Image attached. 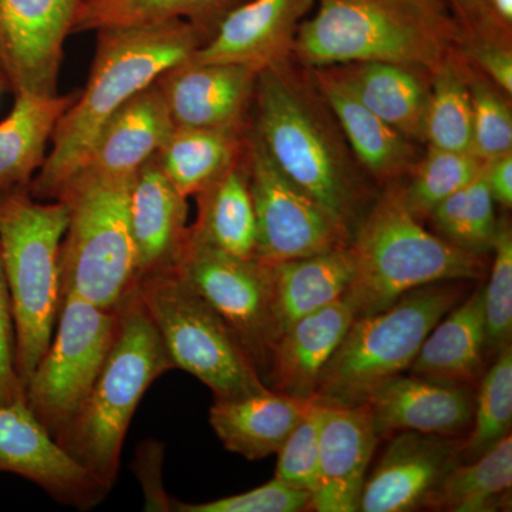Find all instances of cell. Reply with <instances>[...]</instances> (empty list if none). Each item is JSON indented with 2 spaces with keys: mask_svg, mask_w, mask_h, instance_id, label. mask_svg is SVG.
Returning a JSON list of instances; mask_svg holds the SVG:
<instances>
[{
  "mask_svg": "<svg viewBox=\"0 0 512 512\" xmlns=\"http://www.w3.org/2000/svg\"><path fill=\"white\" fill-rule=\"evenodd\" d=\"M251 130L282 173L353 235L372 197L339 121L293 57L256 76Z\"/></svg>",
  "mask_w": 512,
  "mask_h": 512,
  "instance_id": "cell-1",
  "label": "cell"
},
{
  "mask_svg": "<svg viewBox=\"0 0 512 512\" xmlns=\"http://www.w3.org/2000/svg\"><path fill=\"white\" fill-rule=\"evenodd\" d=\"M210 33L184 19L97 30L89 80L57 121L49 154L28 185L32 197L57 200L106 121L161 74L190 59Z\"/></svg>",
  "mask_w": 512,
  "mask_h": 512,
  "instance_id": "cell-2",
  "label": "cell"
},
{
  "mask_svg": "<svg viewBox=\"0 0 512 512\" xmlns=\"http://www.w3.org/2000/svg\"><path fill=\"white\" fill-rule=\"evenodd\" d=\"M116 316L113 342L93 389L56 436L109 491L119 477L121 450L140 400L154 380L175 369L137 285L117 303Z\"/></svg>",
  "mask_w": 512,
  "mask_h": 512,
  "instance_id": "cell-3",
  "label": "cell"
},
{
  "mask_svg": "<svg viewBox=\"0 0 512 512\" xmlns=\"http://www.w3.org/2000/svg\"><path fill=\"white\" fill-rule=\"evenodd\" d=\"M349 247L355 278L345 296L356 318L384 311L421 286L484 274L483 255L454 247L421 225L404 201L402 181L384 185L357 224Z\"/></svg>",
  "mask_w": 512,
  "mask_h": 512,
  "instance_id": "cell-4",
  "label": "cell"
},
{
  "mask_svg": "<svg viewBox=\"0 0 512 512\" xmlns=\"http://www.w3.org/2000/svg\"><path fill=\"white\" fill-rule=\"evenodd\" d=\"M63 201H39L28 185L0 192V252L12 301L15 369L23 387L52 342L60 301Z\"/></svg>",
  "mask_w": 512,
  "mask_h": 512,
  "instance_id": "cell-5",
  "label": "cell"
},
{
  "mask_svg": "<svg viewBox=\"0 0 512 512\" xmlns=\"http://www.w3.org/2000/svg\"><path fill=\"white\" fill-rule=\"evenodd\" d=\"M313 9L293 45L306 67L389 62L433 73L461 40L399 0H315Z\"/></svg>",
  "mask_w": 512,
  "mask_h": 512,
  "instance_id": "cell-6",
  "label": "cell"
},
{
  "mask_svg": "<svg viewBox=\"0 0 512 512\" xmlns=\"http://www.w3.org/2000/svg\"><path fill=\"white\" fill-rule=\"evenodd\" d=\"M134 177H101L80 171L60 192L57 200L69 210L60 248L62 295L73 293L99 308L116 309L137 285L128 211Z\"/></svg>",
  "mask_w": 512,
  "mask_h": 512,
  "instance_id": "cell-7",
  "label": "cell"
},
{
  "mask_svg": "<svg viewBox=\"0 0 512 512\" xmlns=\"http://www.w3.org/2000/svg\"><path fill=\"white\" fill-rule=\"evenodd\" d=\"M453 281L404 293L384 311L357 316L323 369L312 400L330 407L365 403L377 386L410 369L421 343L460 299Z\"/></svg>",
  "mask_w": 512,
  "mask_h": 512,
  "instance_id": "cell-8",
  "label": "cell"
},
{
  "mask_svg": "<svg viewBox=\"0 0 512 512\" xmlns=\"http://www.w3.org/2000/svg\"><path fill=\"white\" fill-rule=\"evenodd\" d=\"M137 289L175 369L197 377L215 399L268 387L220 313L174 268L143 276Z\"/></svg>",
  "mask_w": 512,
  "mask_h": 512,
  "instance_id": "cell-9",
  "label": "cell"
},
{
  "mask_svg": "<svg viewBox=\"0 0 512 512\" xmlns=\"http://www.w3.org/2000/svg\"><path fill=\"white\" fill-rule=\"evenodd\" d=\"M116 309L64 293L53 335L25 386V402L55 437L76 417L99 376L116 330Z\"/></svg>",
  "mask_w": 512,
  "mask_h": 512,
  "instance_id": "cell-10",
  "label": "cell"
},
{
  "mask_svg": "<svg viewBox=\"0 0 512 512\" xmlns=\"http://www.w3.org/2000/svg\"><path fill=\"white\" fill-rule=\"evenodd\" d=\"M174 269L220 313L265 382L279 338L269 265L228 254L188 231Z\"/></svg>",
  "mask_w": 512,
  "mask_h": 512,
  "instance_id": "cell-11",
  "label": "cell"
},
{
  "mask_svg": "<svg viewBox=\"0 0 512 512\" xmlns=\"http://www.w3.org/2000/svg\"><path fill=\"white\" fill-rule=\"evenodd\" d=\"M247 164L256 221L255 258L278 264L350 244L352 235L282 173L251 127Z\"/></svg>",
  "mask_w": 512,
  "mask_h": 512,
  "instance_id": "cell-12",
  "label": "cell"
},
{
  "mask_svg": "<svg viewBox=\"0 0 512 512\" xmlns=\"http://www.w3.org/2000/svg\"><path fill=\"white\" fill-rule=\"evenodd\" d=\"M82 0H0L6 82L13 93L57 94L63 47Z\"/></svg>",
  "mask_w": 512,
  "mask_h": 512,
  "instance_id": "cell-13",
  "label": "cell"
},
{
  "mask_svg": "<svg viewBox=\"0 0 512 512\" xmlns=\"http://www.w3.org/2000/svg\"><path fill=\"white\" fill-rule=\"evenodd\" d=\"M0 473L26 478L80 510L96 507L109 493L60 447L25 400L0 404Z\"/></svg>",
  "mask_w": 512,
  "mask_h": 512,
  "instance_id": "cell-14",
  "label": "cell"
},
{
  "mask_svg": "<svg viewBox=\"0 0 512 512\" xmlns=\"http://www.w3.org/2000/svg\"><path fill=\"white\" fill-rule=\"evenodd\" d=\"M315 0H249L228 9L190 62L228 63L261 72L293 57L296 33Z\"/></svg>",
  "mask_w": 512,
  "mask_h": 512,
  "instance_id": "cell-15",
  "label": "cell"
},
{
  "mask_svg": "<svg viewBox=\"0 0 512 512\" xmlns=\"http://www.w3.org/2000/svg\"><path fill=\"white\" fill-rule=\"evenodd\" d=\"M256 76L241 64L187 59L161 74L156 84L175 127L247 130Z\"/></svg>",
  "mask_w": 512,
  "mask_h": 512,
  "instance_id": "cell-16",
  "label": "cell"
},
{
  "mask_svg": "<svg viewBox=\"0 0 512 512\" xmlns=\"http://www.w3.org/2000/svg\"><path fill=\"white\" fill-rule=\"evenodd\" d=\"M463 441L450 436L400 431L366 478L362 512H406L427 505L448 471L460 463Z\"/></svg>",
  "mask_w": 512,
  "mask_h": 512,
  "instance_id": "cell-17",
  "label": "cell"
},
{
  "mask_svg": "<svg viewBox=\"0 0 512 512\" xmlns=\"http://www.w3.org/2000/svg\"><path fill=\"white\" fill-rule=\"evenodd\" d=\"M377 441L379 437L366 404L326 406L320 429L318 480L309 510L359 511L367 468Z\"/></svg>",
  "mask_w": 512,
  "mask_h": 512,
  "instance_id": "cell-18",
  "label": "cell"
},
{
  "mask_svg": "<svg viewBox=\"0 0 512 512\" xmlns=\"http://www.w3.org/2000/svg\"><path fill=\"white\" fill-rule=\"evenodd\" d=\"M377 437L400 431L456 436L473 421L466 387L397 375L377 384L365 400Z\"/></svg>",
  "mask_w": 512,
  "mask_h": 512,
  "instance_id": "cell-19",
  "label": "cell"
},
{
  "mask_svg": "<svg viewBox=\"0 0 512 512\" xmlns=\"http://www.w3.org/2000/svg\"><path fill=\"white\" fill-rule=\"evenodd\" d=\"M130 227L137 258V282L174 268L190 225L187 198L161 170L153 156L141 165L130 190Z\"/></svg>",
  "mask_w": 512,
  "mask_h": 512,
  "instance_id": "cell-20",
  "label": "cell"
},
{
  "mask_svg": "<svg viewBox=\"0 0 512 512\" xmlns=\"http://www.w3.org/2000/svg\"><path fill=\"white\" fill-rule=\"evenodd\" d=\"M308 69L369 178L387 185L407 177L419 160L417 144L367 109L333 67Z\"/></svg>",
  "mask_w": 512,
  "mask_h": 512,
  "instance_id": "cell-21",
  "label": "cell"
},
{
  "mask_svg": "<svg viewBox=\"0 0 512 512\" xmlns=\"http://www.w3.org/2000/svg\"><path fill=\"white\" fill-rule=\"evenodd\" d=\"M355 308L346 296L296 320L279 335L265 382L275 392L311 400L323 369L348 332Z\"/></svg>",
  "mask_w": 512,
  "mask_h": 512,
  "instance_id": "cell-22",
  "label": "cell"
},
{
  "mask_svg": "<svg viewBox=\"0 0 512 512\" xmlns=\"http://www.w3.org/2000/svg\"><path fill=\"white\" fill-rule=\"evenodd\" d=\"M174 127L160 89L153 83L101 127L80 171L101 177H134L141 165L156 156Z\"/></svg>",
  "mask_w": 512,
  "mask_h": 512,
  "instance_id": "cell-23",
  "label": "cell"
},
{
  "mask_svg": "<svg viewBox=\"0 0 512 512\" xmlns=\"http://www.w3.org/2000/svg\"><path fill=\"white\" fill-rule=\"evenodd\" d=\"M330 67L379 119L414 143L424 144L430 70L389 62H356Z\"/></svg>",
  "mask_w": 512,
  "mask_h": 512,
  "instance_id": "cell-24",
  "label": "cell"
},
{
  "mask_svg": "<svg viewBox=\"0 0 512 512\" xmlns=\"http://www.w3.org/2000/svg\"><path fill=\"white\" fill-rule=\"evenodd\" d=\"M308 403L266 387L247 396L215 399L210 424L228 451L262 460L281 450Z\"/></svg>",
  "mask_w": 512,
  "mask_h": 512,
  "instance_id": "cell-25",
  "label": "cell"
},
{
  "mask_svg": "<svg viewBox=\"0 0 512 512\" xmlns=\"http://www.w3.org/2000/svg\"><path fill=\"white\" fill-rule=\"evenodd\" d=\"M485 348L483 289H478L430 330L409 370L430 382L466 387L483 373Z\"/></svg>",
  "mask_w": 512,
  "mask_h": 512,
  "instance_id": "cell-26",
  "label": "cell"
},
{
  "mask_svg": "<svg viewBox=\"0 0 512 512\" xmlns=\"http://www.w3.org/2000/svg\"><path fill=\"white\" fill-rule=\"evenodd\" d=\"M268 265L279 335L296 320L342 299L355 278L349 245Z\"/></svg>",
  "mask_w": 512,
  "mask_h": 512,
  "instance_id": "cell-27",
  "label": "cell"
},
{
  "mask_svg": "<svg viewBox=\"0 0 512 512\" xmlns=\"http://www.w3.org/2000/svg\"><path fill=\"white\" fill-rule=\"evenodd\" d=\"M77 94H15L9 116L0 123V192L29 185L46 158L57 121Z\"/></svg>",
  "mask_w": 512,
  "mask_h": 512,
  "instance_id": "cell-28",
  "label": "cell"
},
{
  "mask_svg": "<svg viewBox=\"0 0 512 512\" xmlns=\"http://www.w3.org/2000/svg\"><path fill=\"white\" fill-rule=\"evenodd\" d=\"M194 197L198 215L190 225L191 234L228 254L254 258L256 221L249 188L247 146L241 160Z\"/></svg>",
  "mask_w": 512,
  "mask_h": 512,
  "instance_id": "cell-29",
  "label": "cell"
},
{
  "mask_svg": "<svg viewBox=\"0 0 512 512\" xmlns=\"http://www.w3.org/2000/svg\"><path fill=\"white\" fill-rule=\"evenodd\" d=\"M248 128L174 127L156 154L158 164L185 198L192 197L241 160Z\"/></svg>",
  "mask_w": 512,
  "mask_h": 512,
  "instance_id": "cell-30",
  "label": "cell"
},
{
  "mask_svg": "<svg viewBox=\"0 0 512 512\" xmlns=\"http://www.w3.org/2000/svg\"><path fill=\"white\" fill-rule=\"evenodd\" d=\"M512 485L511 434L490 450L448 471L427 505L453 512H488L505 504Z\"/></svg>",
  "mask_w": 512,
  "mask_h": 512,
  "instance_id": "cell-31",
  "label": "cell"
},
{
  "mask_svg": "<svg viewBox=\"0 0 512 512\" xmlns=\"http://www.w3.org/2000/svg\"><path fill=\"white\" fill-rule=\"evenodd\" d=\"M239 0H82L72 33L184 19L212 30Z\"/></svg>",
  "mask_w": 512,
  "mask_h": 512,
  "instance_id": "cell-32",
  "label": "cell"
},
{
  "mask_svg": "<svg viewBox=\"0 0 512 512\" xmlns=\"http://www.w3.org/2000/svg\"><path fill=\"white\" fill-rule=\"evenodd\" d=\"M473 107L466 77V59L454 47L431 73L424 144L443 150L471 151Z\"/></svg>",
  "mask_w": 512,
  "mask_h": 512,
  "instance_id": "cell-33",
  "label": "cell"
},
{
  "mask_svg": "<svg viewBox=\"0 0 512 512\" xmlns=\"http://www.w3.org/2000/svg\"><path fill=\"white\" fill-rule=\"evenodd\" d=\"M429 218L440 237L454 247L471 254H488L493 249L498 221L483 168L466 187L441 201Z\"/></svg>",
  "mask_w": 512,
  "mask_h": 512,
  "instance_id": "cell-34",
  "label": "cell"
},
{
  "mask_svg": "<svg viewBox=\"0 0 512 512\" xmlns=\"http://www.w3.org/2000/svg\"><path fill=\"white\" fill-rule=\"evenodd\" d=\"M481 168L483 160L471 151L427 146L426 154L407 175L409 181L402 183L404 201L419 220L429 218L441 201L466 187L480 174Z\"/></svg>",
  "mask_w": 512,
  "mask_h": 512,
  "instance_id": "cell-35",
  "label": "cell"
},
{
  "mask_svg": "<svg viewBox=\"0 0 512 512\" xmlns=\"http://www.w3.org/2000/svg\"><path fill=\"white\" fill-rule=\"evenodd\" d=\"M473 430L463 441L461 456L474 460L507 437L512 423V349L504 346L487 370L473 410Z\"/></svg>",
  "mask_w": 512,
  "mask_h": 512,
  "instance_id": "cell-36",
  "label": "cell"
},
{
  "mask_svg": "<svg viewBox=\"0 0 512 512\" xmlns=\"http://www.w3.org/2000/svg\"><path fill=\"white\" fill-rule=\"evenodd\" d=\"M466 77L471 107H473L471 153L483 161L510 153L512 151L511 96L495 86L467 60Z\"/></svg>",
  "mask_w": 512,
  "mask_h": 512,
  "instance_id": "cell-37",
  "label": "cell"
},
{
  "mask_svg": "<svg viewBox=\"0 0 512 512\" xmlns=\"http://www.w3.org/2000/svg\"><path fill=\"white\" fill-rule=\"evenodd\" d=\"M494 262L483 288L487 348L500 352L512 335V232L508 221H498L493 249Z\"/></svg>",
  "mask_w": 512,
  "mask_h": 512,
  "instance_id": "cell-38",
  "label": "cell"
},
{
  "mask_svg": "<svg viewBox=\"0 0 512 512\" xmlns=\"http://www.w3.org/2000/svg\"><path fill=\"white\" fill-rule=\"evenodd\" d=\"M325 413L326 406L309 400L302 419L276 453L275 477L311 494L318 480L320 429Z\"/></svg>",
  "mask_w": 512,
  "mask_h": 512,
  "instance_id": "cell-39",
  "label": "cell"
},
{
  "mask_svg": "<svg viewBox=\"0 0 512 512\" xmlns=\"http://www.w3.org/2000/svg\"><path fill=\"white\" fill-rule=\"evenodd\" d=\"M312 494L279 478L247 493L229 495L200 504H174L183 512H298L311 508Z\"/></svg>",
  "mask_w": 512,
  "mask_h": 512,
  "instance_id": "cell-40",
  "label": "cell"
},
{
  "mask_svg": "<svg viewBox=\"0 0 512 512\" xmlns=\"http://www.w3.org/2000/svg\"><path fill=\"white\" fill-rule=\"evenodd\" d=\"M25 400V387L15 369V326L12 301L0 252V404Z\"/></svg>",
  "mask_w": 512,
  "mask_h": 512,
  "instance_id": "cell-41",
  "label": "cell"
},
{
  "mask_svg": "<svg viewBox=\"0 0 512 512\" xmlns=\"http://www.w3.org/2000/svg\"><path fill=\"white\" fill-rule=\"evenodd\" d=\"M461 55L508 96H512V45L493 40H460Z\"/></svg>",
  "mask_w": 512,
  "mask_h": 512,
  "instance_id": "cell-42",
  "label": "cell"
},
{
  "mask_svg": "<svg viewBox=\"0 0 512 512\" xmlns=\"http://www.w3.org/2000/svg\"><path fill=\"white\" fill-rule=\"evenodd\" d=\"M461 32V40H493L512 45V30L504 28L485 0H446Z\"/></svg>",
  "mask_w": 512,
  "mask_h": 512,
  "instance_id": "cell-43",
  "label": "cell"
},
{
  "mask_svg": "<svg viewBox=\"0 0 512 512\" xmlns=\"http://www.w3.org/2000/svg\"><path fill=\"white\" fill-rule=\"evenodd\" d=\"M483 175L495 204L512 207V151L483 161Z\"/></svg>",
  "mask_w": 512,
  "mask_h": 512,
  "instance_id": "cell-44",
  "label": "cell"
},
{
  "mask_svg": "<svg viewBox=\"0 0 512 512\" xmlns=\"http://www.w3.org/2000/svg\"><path fill=\"white\" fill-rule=\"evenodd\" d=\"M399 2L417 10L421 15L433 20V22H436L437 25L454 30V32L460 33L461 35L456 20L451 16L446 0H399Z\"/></svg>",
  "mask_w": 512,
  "mask_h": 512,
  "instance_id": "cell-45",
  "label": "cell"
},
{
  "mask_svg": "<svg viewBox=\"0 0 512 512\" xmlns=\"http://www.w3.org/2000/svg\"><path fill=\"white\" fill-rule=\"evenodd\" d=\"M485 2L494 18L504 28L512 30V0H485Z\"/></svg>",
  "mask_w": 512,
  "mask_h": 512,
  "instance_id": "cell-46",
  "label": "cell"
},
{
  "mask_svg": "<svg viewBox=\"0 0 512 512\" xmlns=\"http://www.w3.org/2000/svg\"><path fill=\"white\" fill-rule=\"evenodd\" d=\"M0 77L6 80L5 55H3L2 36H0Z\"/></svg>",
  "mask_w": 512,
  "mask_h": 512,
  "instance_id": "cell-47",
  "label": "cell"
}]
</instances>
